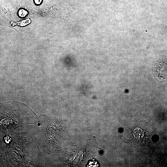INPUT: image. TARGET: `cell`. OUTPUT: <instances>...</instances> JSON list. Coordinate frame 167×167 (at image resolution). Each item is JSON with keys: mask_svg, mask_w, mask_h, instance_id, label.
Returning a JSON list of instances; mask_svg holds the SVG:
<instances>
[{"mask_svg": "<svg viewBox=\"0 0 167 167\" xmlns=\"http://www.w3.org/2000/svg\"><path fill=\"white\" fill-rule=\"evenodd\" d=\"M126 126L128 143L134 146H143L150 142L154 133L146 121H133Z\"/></svg>", "mask_w": 167, "mask_h": 167, "instance_id": "1", "label": "cell"}, {"mask_svg": "<svg viewBox=\"0 0 167 167\" xmlns=\"http://www.w3.org/2000/svg\"><path fill=\"white\" fill-rule=\"evenodd\" d=\"M86 165L87 167H99L100 166L98 161L94 159L88 161Z\"/></svg>", "mask_w": 167, "mask_h": 167, "instance_id": "2", "label": "cell"}]
</instances>
